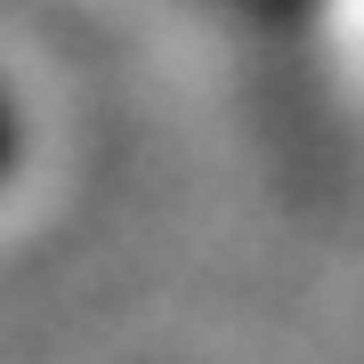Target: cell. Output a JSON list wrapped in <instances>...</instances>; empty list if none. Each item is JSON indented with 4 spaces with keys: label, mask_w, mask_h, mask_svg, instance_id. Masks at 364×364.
<instances>
[{
    "label": "cell",
    "mask_w": 364,
    "mask_h": 364,
    "mask_svg": "<svg viewBox=\"0 0 364 364\" xmlns=\"http://www.w3.org/2000/svg\"><path fill=\"white\" fill-rule=\"evenodd\" d=\"M57 162V97L41 90V73L0 41V210L25 203Z\"/></svg>",
    "instance_id": "6da1fadb"
}]
</instances>
